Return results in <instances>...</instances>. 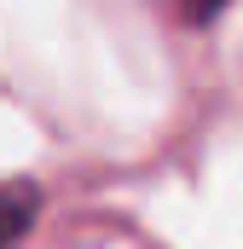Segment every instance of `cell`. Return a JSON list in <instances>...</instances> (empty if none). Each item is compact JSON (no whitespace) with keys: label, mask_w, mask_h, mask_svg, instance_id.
<instances>
[{"label":"cell","mask_w":243,"mask_h":249,"mask_svg":"<svg viewBox=\"0 0 243 249\" xmlns=\"http://www.w3.org/2000/svg\"><path fill=\"white\" fill-rule=\"evenodd\" d=\"M35 214H41V191L35 186H23V180L0 186V249L23 244V232L35 226Z\"/></svg>","instance_id":"1"},{"label":"cell","mask_w":243,"mask_h":249,"mask_svg":"<svg viewBox=\"0 0 243 249\" xmlns=\"http://www.w3.org/2000/svg\"><path fill=\"white\" fill-rule=\"evenodd\" d=\"M226 0H185V18H197V23H208L214 12H220Z\"/></svg>","instance_id":"2"}]
</instances>
